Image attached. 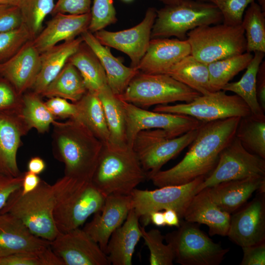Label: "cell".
<instances>
[{
	"mask_svg": "<svg viewBox=\"0 0 265 265\" xmlns=\"http://www.w3.org/2000/svg\"><path fill=\"white\" fill-rule=\"evenodd\" d=\"M241 248L243 251V258L240 265H265V242Z\"/></svg>",
	"mask_w": 265,
	"mask_h": 265,
	"instance_id": "cell-50",
	"label": "cell"
},
{
	"mask_svg": "<svg viewBox=\"0 0 265 265\" xmlns=\"http://www.w3.org/2000/svg\"><path fill=\"white\" fill-rule=\"evenodd\" d=\"M139 217L132 208L123 223L111 234L106 254L113 265H132L135 248L142 238Z\"/></svg>",
	"mask_w": 265,
	"mask_h": 265,
	"instance_id": "cell-27",
	"label": "cell"
},
{
	"mask_svg": "<svg viewBox=\"0 0 265 265\" xmlns=\"http://www.w3.org/2000/svg\"><path fill=\"white\" fill-rule=\"evenodd\" d=\"M50 246L64 265H110L106 254L83 229L60 232Z\"/></svg>",
	"mask_w": 265,
	"mask_h": 265,
	"instance_id": "cell-16",
	"label": "cell"
},
{
	"mask_svg": "<svg viewBox=\"0 0 265 265\" xmlns=\"http://www.w3.org/2000/svg\"><path fill=\"white\" fill-rule=\"evenodd\" d=\"M151 38L187 39L190 30L205 25L222 23V15L213 3L200 0H185L179 3L165 5L157 10Z\"/></svg>",
	"mask_w": 265,
	"mask_h": 265,
	"instance_id": "cell-6",
	"label": "cell"
},
{
	"mask_svg": "<svg viewBox=\"0 0 265 265\" xmlns=\"http://www.w3.org/2000/svg\"><path fill=\"white\" fill-rule=\"evenodd\" d=\"M142 238L150 251L151 265H172L175 260L173 250L169 244L163 243L164 236L157 229L146 231L141 226Z\"/></svg>",
	"mask_w": 265,
	"mask_h": 265,
	"instance_id": "cell-40",
	"label": "cell"
},
{
	"mask_svg": "<svg viewBox=\"0 0 265 265\" xmlns=\"http://www.w3.org/2000/svg\"><path fill=\"white\" fill-rule=\"evenodd\" d=\"M131 209V195H108L101 210L94 214L92 220L83 230L106 253L111 234L123 223Z\"/></svg>",
	"mask_w": 265,
	"mask_h": 265,
	"instance_id": "cell-18",
	"label": "cell"
},
{
	"mask_svg": "<svg viewBox=\"0 0 265 265\" xmlns=\"http://www.w3.org/2000/svg\"><path fill=\"white\" fill-rule=\"evenodd\" d=\"M147 178L132 147L103 144L91 181L104 196L129 195Z\"/></svg>",
	"mask_w": 265,
	"mask_h": 265,
	"instance_id": "cell-3",
	"label": "cell"
},
{
	"mask_svg": "<svg viewBox=\"0 0 265 265\" xmlns=\"http://www.w3.org/2000/svg\"><path fill=\"white\" fill-rule=\"evenodd\" d=\"M255 0H207L214 4L222 16V23L236 26L242 23L244 12Z\"/></svg>",
	"mask_w": 265,
	"mask_h": 265,
	"instance_id": "cell-44",
	"label": "cell"
},
{
	"mask_svg": "<svg viewBox=\"0 0 265 265\" xmlns=\"http://www.w3.org/2000/svg\"><path fill=\"white\" fill-rule=\"evenodd\" d=\"M191 54L206 64L246 52V41L241 26L220 23L196 27L187 33Z\"/></svg>",
	"mask_w": 265,
	"mask_h": 265,
	"instance_id": "cell-8",
	"label": "cell"
},
{
	"mask_svg": "<svg viewBox=\"0 0 265 265\" xmlns=\"http://www.w3.org/2000/svg\"><path fill=\"white\" fill-rule=\"evenodd\" d=\"M235 136L248 152L265 159V120L241 117Z\"/></svg>",
	"mask_w": 265,
	"mask_h": 265,
	"instance_id": "cell-38",
	"label": "cell"
},
{
	"mask_svg": "<svg viewBox=\"0 0 265 265\" xmlns=\"http://www.w3.org/2000/svg\"><path fill=\"white\" fill-rule=\"evenodd\" d=\"M150 222L158 227L164 226L165 225L163 212L161 211H155L150 214Z\"/></svg>",
	"mask_w": 265,
	"mask_h": 265,
	"instance_id": "cell-55",
	"label": "cell"
},
{
	"mask_svg": "<svg viewBox=\"0 0 265 265\" xmlns=\"http://www.w3.org/2000/svg\"><path fill=\"white\" fill-rule=\"evenodd\" d=\"M27 167L28 171L39 175L45 170L46 164L40 157H34L29 159Z\"/></svg>",
	"mask_w": 265,
	"mask_h": 265,
	"instance_id": "cell-53",
	"label": "cell"
},
{
	"mask_svg": "<svg viewBox=\"0 0 265 265\" xmlns=\"http://www.w3.org/2000/svg\"><path fill=\"white\" fill-rule=\"evenodd\" d=\"M88 30L95 33L117 21L114 0H93Z\"/></svg>",
	"mask_w": 265,
	"mask_h": 265,
	"instance_id": "cell-43",
	"label": "cell"
},
{
	"mask_svg": "<svg viewBox=\"0 0 265 265\" xmlns=\"http://www.w3.org/2000/svg\"><path fill=\"white\" fill-rule=\"evenodd\" d=\"M103 105L109 130V143L127 144L126 122L123 101L115 95L108 85L97 94Z\"/></svg>",
	"mask_w": 265,
	"mask_h": 265,
	"instance_id": "cell-33",
	"label": "cell"
},
{
	"mask_svg": "<svg viewBox=\"0 0 265 265\" xmlns=\"http://www.w3.org/2000/svg\"><path fill=\"white\" fill-rule=\"evenodd\" d=\"M41 179L38 175L28 171L24 172L22 187L20 189L22 194H26L34 190L39 185Z\"/></svg>",
	"mask_w": 265,
	"mask_h": 265,
	"instance_id": "cell-52",
	"label": "cell"
},
{
	"mask_svg": "<svg viewBox=\"0 0 265 265\" xmlns=\"http://www.w3.org/2000/svg\"><path fill=\"white\" fill-rule=\"evenodd\" d=\"M122 1L126 2H130L132 1L133 0H122Z\"/></svg>",
	"mask_w": 265,
	"mask_h": 265,
	"instance_id": "cell-59",
	"label": "cell"
},
{
	"mask_svg": "<svg viewBox=\"0 0 265 265\" xmlns=\"http://www.w3.org/2000/svg\"><path fill=\"white\" fill-rule=\"evenodd\" d=\"M41 96L33 91L25 92L22 95L19 112L25 122L31 130L34 128L38 132H48L51 125L56 118L41 99Z\"/></svg>",
	"mask_w": 265,
	"mask_h": 265,
	"instance_id": "cell-36",
	"label": "cell"
},
{
	"mask_svg": "<svg viewBox=\"0 0 265 265\" xmlns=\"http://www.w3.org/2000/svg\"><path fill=\"white\" fill-rule=\"evenodd\" d=\"M77 114L74 119L84 125L103 144L108 142L109 133L104 108L98 95L89 91L74 103Z\"/></svg>",
	"mask_w": 265,
	"mask_h": 265,
	"instance_id": "cell-30",
	"label": "cell"
},
{
	"mask_svg": "<svg viewBox=\"0 0 265 265\" xmlns=\"http://www.w3.org/2000/svg\"><path fill=\"white\" fill-rule=\"evenodd\" d=\"M24 173L18 177L0 174V210L4 206L11 194L22 187Z\"/></svg>",
	"mask_w": 265,
	"mask_h": 265,
	"instance_id": "cell-49",
	"label": "cell"
},
{
	"mask_svg": "<svg viewBox=\"0 0 265 265\" xmlns=\"http://www.w3.org/2000/svg\"><path fill=\"white\" fill-rule=\"evenodd\" d=\"M156 11L154 7H149L142 21L132 28L115 32L103 29L94 35L101 44L126 54L131 59V67L137 69L151 39Z\"/></svg>",
	"mask_w": 265,
	"mask_h": 265,
	"instance_id": "cell-15",
	"label": "cell"
},
{
	"mask_svg": "<svg viewBox=\"0 0 265 265\" xmlns=\"http://www.w3.org/2000/svg\"><path fill=\"white\" fill-rule=\"evenodd\" d=\"M199 92L164 74L139 72L120 95L122 100L140 107L166 105L177 101H192Z\"/></svg>",
	"mask_w": 265,
	"mask_h": 265,
	"instance_id": "cell-7",
	"label": "cell"
},
{
	"mask_svg": "<svg viewBox=\"0 0 265 265\" xmlns=\"http://www.w3.org/2000/svg\"><path fill=\"white\" fill-rule=\"evenodd\" d=\"M201 95L212 92L208 64L191 54L184 58L166 74Z\"/></svg>",
	"mask_w": 265,
	"mask_h": 265,
	"instance_id": "cell-31",
	"label": "cell"
},
{
	"mask_svg": "<svg viewBox=\"0 0 265 265\" xmlns=\"http://www.w3.org/2000/svg\"><path fill=\"white\" fill-rule=\"evenodd\" d=\"M240 118L203 122L184 158L174 166L160 170L149 179L160 187L184 185L199 177H207L214 168L221 152L235 136Z\"/></svg>",
	"mask_w": 265,
	"mask_h": 265,
	"instance_id": "cell-1",
	"label": "cell"
},
{
	"mask_svg": "<svg viewBox=\"0 0 265 265\" xmlns=\"http://www.w3.org/2000/svg\"><path fill=\"white\" fill-rule=\"evenodd\" d=\"M241 26L246 41V52L265 53V13L255 1L245 11Z\"/></svg>",
	"mask_w": 265,
	"mask_h": 265,
	"instance_id": "cell-37",
	"label": "cell"
},
{
	"mask_svg": "<svg viewBox=\"0 0 265 265\" xmlns=\"http://www.w3.org/2000/svg\"><path fill=\"white\" fill-rule=\"evenodd\" d=\"M163 214L166 225L177 227L180 226V217L174 210L166 209L163 212Z\"/></svg>",
	"mask_w": 265,
	"mask_h": 265,
	"instance_id": "cell-54",
	"label": "cell"
},
{
	"mask_svg": "<svg viewBox=\"0 0 265 265\" xmlns=\"http://www.w3.org/2000/svg\"><path fill=\"white\" fill-rule=\"evenodd\" d=\"M53 186L55 198L53 217L60 233L80 228L104 205L106 197L91 181L64 175Z\"/></svg>",
	"mask_w": 265,
	"mask_h": 265,
	"instance_id": "cell-4",
	"label": "cell"
},
{
	"mask_svg": "<svg viewBox=\"0 0 265 265\" xmlns=\"http://www.w3.org/2000/svg\"><path fill=\"white\" fill-rule=\"evenodd\" d=\"M233 213L227 235L232 241L241 247L265 242V193Z\"/></svg>",
	"mask_w": 265,
	"mask_h": 265,
	"instance_id": "cell-17",
	"label": "cell"
},
{
	"mask_svg": "<svg viewBox=\"0 0 265 265\" xmlns=\"http://www.w3.org/2000/svg\"><path fill=\"white\" fill-rule=\"evenodd\" d=\"M87 91L80 73L73 65L67 62L40 95L49 98L61 97L76 103Z\"/></svg>",
	"mask_w": 265,
	"mask_h": 265,
	"instance_id": "cell-34",
	"label": "cell"
},
{
	"mask_svg": "<svg viewBox=\"0 0 265 265\" xmlns=\"http://www.w3.org/2000/svg\"><path fill=\"white\" fill-rule=\"evenodd\" d=\"M183 218L188 222L206 225L211 236H227L231 214L221 210L212 201L207 187L192 197Z\"/></svg>",
	"mask_w": 265,
	"mask_h": 265,
	"instance_id": "cell-25",
	"label": "cell"
},
{
	"mask_svg": "<svg viewBox=\"0 0 265 265\" xmlns=\"http://www.w3.org/2000/svg\"><path fill=\"white\" fill-rule=\"evenodd\" d=\"M40 68V53L31 40L12 57L0 63V76L9 81L22 96L31 89Z\"/></svg>",
	"mask_w": 265,
	"mask_h": 265,
	"instance_id": "cell-20",
	"label": "cell"
},
{
	"mask_svg": "<svg viewBox=\"0 0 265 265\" xmlns=\"http://www.w3.org/2000/svg\"><path fill=\"white\" fill-rule=\"evenodd\" d=\"M91 0H57L51 14L80 15L90 13Z\"/></svg>",
	"mask_w": 265,
	"mask_h": 265,
	"instance_id": "cell-48",
	"label": "cell"
},
{
	"mask_svg": "<svg viewBox=\"0 0 265 265\" xmlns=\"http://www.w3.org/2000/svg\"><path fill=\"white\" fill-rule=\"evenodd\" d=\"M12 193L0 213H9L20 219L34 235L50 241L60 233L53 217L54 192L53 185L41 180L32 191Z\"/></svg>",
	"mask_w": 265,
	"mask_h": 265,
	"instance_id": "cell-5",
	"label": "cell"
},
{
	"mask_svg": "<svg viewBox=\"0 0 265 265\" xmlns=\"http://www.w3.org/2000/svg\"><path fill=\"white\" fill-rule=\"evenodd\" d=\"M90 20V13L80 15L57 13L32 42L41 53L61 41L71 40L81 35L88 30Z\"/></svg>",
	"mask_w": 265,
	"mask_h": 265,
	"instance_id": "cell-22",
	"label": "cell"
},
{
	"mask_svg": "<svg viewBox=\"0 0 265 265\" xmlns=\"http://www.w3.org/2000/svg\"><path fill=\"white\" fill-rule=\"evenodd\" d=\"M22 0H0V4H7L19 7Z\"/></svg>",
	"mask_w": 265,
	"mask_h": 265,
	"instance_id": "cell-56",
	"label": "cell"
},
{
	"mask_svg": "<svg viewBox=\"0 0 265 265\" xmlns=\"http://www.w3.org/2000/svg\"><path fill=\"white\" fill-rule=\"evenodd\" d=\"M165 5H172L179 3L185 0H158ZM207 1V0H200Z\"/></svg>",
	"mask_w": 265,
	"mask_h": 265,
	"instance_id": "cell-57",
	"label": "cell"
},
{
	"mask_svg": "<svg viewBox=\"0 0 265 265\" xmlns=\"http://www.w3.org/2000/svg\"><path fill=\"white\" fill-rule=\"evenodd\" d=\"M23 24L19 7L0 4V32L18 27Z\"/></svg>",
	"mask_w": 265,
	"mask_h": 265,
	"instance_id": "cell-46",
	"label": "cell"
},
{
	"mask_svg": "<svg viewBox=\"0 0 265 265\" xmlns=\"http://www.w3.org/2000/svg\"><path fill=\"white\" fill-rule=\"evenodd\" d=\"M262 11L265 13V0H257Z\"/></svg>",
	"mask_w": 265,
	"mask_h": 265,
	"instance_id": "cell-58",
	"label": "cell"
},
{
	"mask_svg": "<svg viewBox=\"0 0 265 265\" xmlns=\"http://www.w3.org/2000/svg\"><path fill=\"white\" fill-rule=\"evenodd\" d=\"M0 265H64L50 245L33 251L17 253L0 258Z\"/></svg>",
	"mask_w": 265,
	"mask_h": 265,
	"instance_id": "cell-41",
	"label": "cell"
},
{
	"mask_svg": "<svg viewBox=\"0 0 265 265\" xmlns=\"http://www.w3.org/2000/svg\"><path fill=\"white\" fill-rule=\"evenodd\" d=\"M50 245V241L34 235L15 216L9 213H0V258Z\"/></svg>",
	"mask_w": 265,
	"mask_h": 265,
	"instance_id": "cell-24",
	"label": "cell"
},
{
	"mask_svg": "<svg viewBox=\"0 0 265 265\" xmlns=\"http://www.w3.org/2000/svg\"><path fill=\"white\" fill-rule=\"evenodd\" d=\"M21 102L22 96L9 81L0 76V110L19 109Z\"/></svg>",
	"mask_w": 265,
	"mask_h": 265,
	"instance_id": "cell-45",
	"label": "cell"
},
{
	"mask_svg": "<svg viewBox=\"0 0 265 265\" xmlns=\"http://www.w3.org/2000/svg\"><path fill=\"white\" fill-rule=\"evenodd\" d=\"M48 108L55 118L74 119L77 114L75 103L58 97L49 98L45 102Z\"/></svg>",
	"mask_w": 265,
	"mask_h": 265,
	"instance_id": "cell-47",
	"label": "cell"
},
{
	"mask_svg": "<svg viewBox=\"0 0 265 265\" xmlns=\"http://www.w3.org/2000/svg\"><path fill=\"white\" fill-rule=\"evenodd\" d=\"M54 0H22L20 8L23 24L27 27L33 39L42 29L45 18L52 13Z\"/></svg>",
	"mask_w": 265,
	"mask_h": 265,
	"instance_id": "cell-39",
	"label": "cell"
},
{
	"mask_svg": "<svg viewBox=\"0 0 265 265\" xmlns=\"http://www.w3.org/2000/svg\"><path fill=\"white\" fill-rule=\"evenodd\" d=\"M123 104L126 122L127 144L131 147L136 135L141 131L161 129L169 137L174 138L197 129L203 123L186 115L151 111L124 101Z\"/></svg>",
	"mask_w": 265,
	"mask_h": 265,
	"instance_id": "cell-14",
	"label": "cell"
},
{
	"mask_svg": "<svg viewBox=\"0 0 265 265\" xmlns=\"http://www.w3.org/2000/svg\"><path fill=\"white\" fill-rule=\"evenodd\" d=\"M83 42L90 49L99 60L105 70L107 84L116 95L123 93L129 83L139 71L125 66L113 56L109 48L101 44L93 33L88 30L81 34Z\"/></svg>",
	"mask_w": 265,
	"mask_h": 265,
	"instance_id": "cell-26",
	"label": "cell"
},
{
	"mask_svg": "<svg viewBox=\"0 0 265 265\" xmlns=\"http://www.w3.org/2000/svg\"><path fill=\"white\" fill-rule=\"evenodd\" d=\"M172 248L174 261L182 265H218L229 252L213 242L195 223L180 222L178 229L164 236Z\"/></svg>",
	"mask_w": 265,
	"mask_h": 265,
	"instance_id": "cell-9",
	"label": "cell"
},
{
	"mask_svg": "<svg viewBox=\"0 0 265 265\" xmlns=\"http://www.w3.org/2000/svg\"><path fill=\"white\" fill-rule=\"evenodd\" d=\"M69 58L80 73L88 91L98 94L108 85L106 74L99 60L85 44L82 46Z\"/></svg>",
	"mask_w": 265,
	"mask_h": 265,
	"instance_id": "cell-32",
	"label": "cell"
},
{
	"mask_svg": "<svg viewBox=\"0 0 265 265\" xmlns=\"http://www.w3.org/2000/svg\"><path fill=\"white\" fill-rule=\"evenodd\" d=\"M33 38L24 24L15 29L0 32V63L15 54Z\"/></svg>",
	"mask_w": 265,
	"mask_h": 265,
	"instance_id": "cell-42",
	"label": "cell"
},
{
	"mask_svg": "<svg viewBox=\"0 0 265 265\" xmlns=\"http://www.w3.org/2000/svg\"><path fill=\"white\" fill-rule=\"evenodd\" d=\"M198 129L170 138L161 129L146 130L136 135L132 148L147 178L157 173L169 160L189 145Z\"/></svg>",
	"mask_w": 265,
	"mask_h": 265,
	"instance_id": "cell-10",
	"label": "cell"
},
{
	"mask_svg": "<svg viewBox=\"0 0 265 265\" xmlns=\"http://www.w3.org/2000/svg\"><path fill=\"white\" fill-rule=\"evenodd\" d=\"M253 56L251 53L245 52L208 64L212 92L221 90L236 75L247 68Z\"/></svg>",
	"mask_w": 265,
	"mask_h": 265,
	"instance_id": "cell-35",
	"label": "cell"
},
{
	"mask_svg": "<svg viewBox=\"0 0 265 265\" xmlns=\"http://www.w3.org/2000/svg\"><path fill=\"white\" fill-rule=\"evenodd\" d=\"M212 201L230 214L244 205L256 191L265 192V176H254L224 182L208 187Z\"/></svg>",
	"mask_w": 265,
	"mask_h": 265,
	"instance_id": "cell-23",
	"label": "cell"
},
{
	"mask_svg": "<svg viewBox=\"0 0 265 265\" xmlns=\"http://www.w3.org/2000/svg\"><path fill=\"white\" fill-rule=\"evenodd\" d=\"M30 130L19 109L0 110V174L18 177L17 154L22 138Z\"/></svg>",
	"mask_w": 265,
	"mask_h": 265,
	"instance_id": "cell-19",
	"label": "cell"
},
{
	"mask_svg": "<svg viewBox=\"0 0 265 265\" xmlns=\"http://www.w3.org/2000/svg\"><path fill=\"white\" fill-rule=\"evenodd\" d=\"M254 53L253 58L241 79L236 82L227 83L222 90L235 93L247 104L251 115L259 120H265V112L258 101L256 93L257 74L265 53L261 52Z\"/></svg>",
	"mask_w": 265,
	"mask_h": 265,
	"instance_id": "cell-29",
	"label": "cell"
},
{
	"mask_svg": "<svg viewBox=\"0 0 265 265\" xmlns=\"http://www.w3.org/2000/svg\"><path fill=\"white\" fill-rule=\"evenodd\" d=\"M205 178L201 176L184 185L164 186L152 190L135 188L131 194L132 208L142 218L144 226L150 223L152 212L166 209L174 210L182 218Z\"/></svg>",
	"mask_w": 265,
	"mask_h": 265,
	"instance_id": "cell-12",
	"label": "cell"
},
{
	"mask_svg": "<svg viewBox=\"0 0 265 265\" xmlns=\"http://www.w3.org/2000/svg\"><path fill=\"white\" fill-rule=\"evenodd\" d=\"M52 125L53 155L64 164V175L91 181L103 143L77 120Z\"/></svg>",
	"mask_w": 265,
	"mask_h": 265,
	"instance_id": "cell-2",
	"label": "cell"
},
{
	"mask_svg": "<svg viewBox=\"0 0 265 265\" xmlns=\"http://www.w3.org/2000/svg\"><path fill=\"white\" fill-rule=\"evenodd\" d=\"M81 37L63 42L40 53L41 68L31 89L41 95L64 67L70 57L79 49Z\"/></svg>",
	"mask_w": 265,
	"mask_h": 265,
	"instance_id": "cell-28",
	"label": "cell"
},
{
	"mask_svg": "<svg viewBox=\"0 0 265 265\" xmlns=\"http://www.w3.org/2000/svg\"><path fill=\"white\" fill-rule=\"evenodd\" d=\"M256 93L258 101L265 111V61L261 63L257 76Z\"/></svg>",
	"mask_w": 265,
	"mask_h": 265,
	"instance_id": "cell-51",
	"label": "cell"
},
{
	"mask_svg": "<svg viewBox=\"0 0 265 265\" xmlns=\"http://www.w3.org/2000/svg\"><path fill=\"white\" fill-rule=\"evenodd\" d=\"M153 111L186 115L203 122L251 115L249 107L240 97L227 95L222 90L201 95L187 103L157 105Z\"/></svg>",
	"mask_w": 265,
	"mask_h": 265,
	"instance_id": "cell-11",
	"label": "cell"
},
{
	"mask_svg": "<svg viewBox=\"0 0 265 265\" xmlns=\"http://www.w3.org/2000/svg\"><path fill=\"white\" fill-rule=\"evenodd\" d=\"M190 54L191 48L186 39L153 38L137 69L147 74H166L174 65Z\"/></svg>",
	"mask_w": 265,
	"mask_h": 265,
	"instance_id": "cell-21",
	"label": "cell"
},
{
	"mask_svg": "<svg viewBox=\"0 0 265 265\" xmlns=\"http://www.w3.org/2000/svg\"><path fill=\"white\" fill-rule=\"evenodd\" d=\"M254 176H265V159L248 152L235 136L221 152L214 168L200 184L198 192L224 182Z\"/></svg>",
	"mask_w": 265,
	"mask_h": 265,
	"instance_id": "cell-13",
	"label": "cell"
}]
</instances>
